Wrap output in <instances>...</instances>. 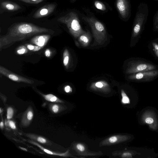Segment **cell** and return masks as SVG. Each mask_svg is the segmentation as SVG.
<instances>
[{"label":"cell","mask_w":158,"mask_h":158,"mask_svg":"<svg viewBox=\"0 0 158 158\" xmlns=\"http://www.w3.org/2000/svg\"><path fill=\"white\" fill-rule=\"evenodd\" d=\"M52 30L36 26L33 23H20L11 25L6 34L0 37V50L15 43L23 41L33 36L44 33H53Z\"/></svg>","instance_id":"6da1fadb"},{"label":"cell","mask_w":158,"mask_h":158,"mask_svg":"<svg viewBox=\"0 0 158 158\" xmlns=\"http://www.w3.org/2000/svg\"><path fill=\"white\" fill-rule=\"evenodd\" d=\"M149 15V8L145 2H140L137 8L133 22L131 38V46L137 43L145 27Z\"/></svg>","instance_id":"7a4b0ae2"},{"label":"cell","mask_w":158,"mask_h":158,"mask_svg":"<svg viewBox=\"0 0 158 158\" xmlns=\"http://www.w3.org/2000/svg\"><path fill=\"white\" fill-rule=\"evenodd\" d=\"M158 69V65L144 58L133 57L127 63L125 73L127 75L138 72Z\"/></svg>","instance_id":"3957f363"},{"label":"cell","mask_w":158,"mask_h":158,"mask_svg":"<svg viewBox=\"0 0 158 158\" xmlns=\"http://www.w3.org/2000/svg\"><path fill=\"white\" fill-rule=\"evenodd\" d=\"M57 21L65 24L70 34L75 38H78L85 31L82 28L78 15L75 12L71 11L59 17Z\"/></svg>","instance_id":"277c9868"},{"label":"cell","mask_w":158,"mask_h":158,"mask_svg":"<svg viewBox=\"0 0 158 158\" xmlns=\"http://www.w3.org/2000/svg\"><path fill=\"white\" fill-rule=\"evenodd\" d=\"M82 19L90 27L95 40L99 44L102 43L106 37V31L102 23L94 17L83 16Z\"/></svg>","instance_id":"5b68a950"},{"label":"cell","mask_w":158,"mask_h":158,"mask_svg":"<svg viewBox=\"0 0 158 158\" xmlns=\"http://www.w3.org/2000/svg\"><path fill=\"white\" fill-rule=\"evenodd\" d=\"M138 116L140 124H147L151 130L158 132V111L155 109L145 108L140 112Z\"/></svg>","instance_id":"8992f818"},{"label":"cell","mask_w":158,"mask_h":158,"mask_svg":"<svg viewBox=\"0 0 158 158\" xmlns=\"http://www.w3.org/2000/svg\"><path fill=\"white\" fill-rule=\"evenodd\" d=\"M113 155L123 158H153L155 155V152L153 150L137 148L135 150L114 152Z\"/></svg>","instance_id":"52a82bcc"},{"label":"cell","mask_w":158,"mask_h":158,"mask_svg":"<svg viewBox=\"0 0 158 158\" xmlns=\"http://www.w3.org/2000/svg\"><path fill=\"white\" fill-rule=\"evenodd\" d=\"M158 78V69L147 71L128 75L127 79L136 82L152 81Z\"/></svg>","instance_id":"ba28073f"},{"label":"cell","mask_w":158,"mask_h":158,"mask_svg":"<svg viewBox=\"0 0 158 158\" xmlns=\"http://www.w3.org/2000/svg\"><path fill=\"white\" fill-rule=\"evenodd\" d=\"M115 6L120 19L126 22L131 15L130 0H115Z\"/></svg>","instance_id":"9c48e42d"},{"label":"cell","mask_w":158,"mask_h":158,"mask_svg":"<svg viewBox=\"0 0 158 158\" xmlns=\"http://www.w3.org/2000/svg\"><path fill=\"white\" fill-rule=\"evenodd\" d=\"M133 138V136L127 135L117 134L111 135L102 140L100 147L110 146L127 142Z\"/></svg>","instance_id":"30bf717a"},{"label":"cell","mask_w":158,"mask_h":158,"mask_svg":"<svg viewBox=\"0 0 158 158\" xmlns=\"http://www.w3.org/2000/svg\"><path fill=\"white\" fill-rule=\"evenodd\" d=\"M0 73L15 81L30 84L34 82L33 80L16 74L1 65L0 66Z\"/></svg>","instance_id":"8fae6325"},{"label":"cell","mask_w":158,"mask_h":158,"mask_svg":"<svg viewBox=\"0 0 158 158\" xmlns=\"http://www.w3.org/2000/svg\"><path fill=\"white\" fill-rule=\"evenodd\" d=\"M73 149L78 155L83 156H93L100 155L101 152H92L89 151L86 146L81 142H77L73 145Z\"/></svg>","instance_id":"7c38bea8"},{"label":"cell","mask_w":158,"mask_h":158,"mask_svg":"<svg viewBox=\"0 0 158 158\" xmlns=\"http://www.w3.org/2000/svg\"><path fill=\"white\" fill-rule=\"evenodd\" d=\"M56 6V4L54 3H51L44 5L35 12L33 17L34 18L38 19L46 16L54 11Z\"/></svg>","instance_id":"4fadbf2b"},{"label":"cell","mask_w":158,"mask_h":158,"mask_svg":"<svg viewBox=\"0 0 158 158\" xmlns=\"http://www.w3.org/2000/svg\"><path fill=\"white\" fill-rule=\"evenodd\" d=\"M91 89L94 91L108 93L111 91L110 86L104 81H99L91 83L90 86Z\"/></svg>","instance_id":"5bb4252c"},{"label":"cell","mask_w":158,"mask_h":158,"mask_svg":"<svg viewBox=\"0 0 158 158\" xmlns=\"http://www.w3.org/2000/svg\"><path fill=\"white\" fill-rule=\"evenodd\" d=\"M50 37L49 34L37 35L32 38L30 42L36 45L43 48L46 44Z\"/></svg>","instance_id":"9a60e30c"},{"label":"cell","mask_w":158,"mask_h":158,"mask_svg":"<svg viewBox=\"0 0 158 158\" xmlns=\"http://www.w3.org/2000/svg\"><path fill=\"white\" fill-rule=\"evenodd\" d=\"M1 7L3 9L9 11H14L22 8L21 7L15 3L9 1L2 2L0 4Z\"/></svg>","instance_id":"2e32d148"},{"label":"cell","mask_w":158,"mask_h":158,"mask_svg":"<svg viewBox=\"0 0 158 158\" xmlns=\"http://www.w3.org/2000/svg\"><path fill=\"white\" fill-rule=\"evenodd\" d=\"M78 40L81 45L84 47L88 46L91 41V36L89 31H85L78 37Z\"/></svg>","instance_id":"e0dca14e"},{"label":"cell","mask_w":158,"mask_h":158,"mask_svg":"<svg viewBox=\"0 0 158 158\" xmlns=\"http://www.w3.org/2000/svg\"><path fill=\"white\" fill-rule=\"evenodd\" d=\"M148 47L152 55L158 59V38L152 40L149 44Z\"/></svg>","instance_id":"ac0fdd59"},{"label":"cell","mask_w":158,"mask_h":158,"mask_svg":"<svg viewBox=\"0 0 158 158\" xmlns=\"http://www.w3.org/2000/svg\"><path fill=\"white\" fill-rule=\"evenodd\" d=\"M94 5L97 9L103 11H107L110 8L107 3L98 0L94 1Z\"/></svg>","instance_id":"d6986e66"},{"label":"cell","mask_w":158,"mask_h":158,"mask_svg":"<svg viewBox=\"0 0 158 158\" xmlns=\"http://www.w3.org/2000/svg\"><path fill=\"white\" fill-rule=\"evenodd\" d=\"M31 143H32L37 146L38 147L40 148L41 150H43L44 152H45L46 153L48 154L52 155H58L64 157L68 156H69V155L68 150H67L65 152L63 153H58L55 152L44 148L43 147H42L41 145H40L35 142H32Z\"/></svg>","instance_id":"ffe728a7"},{"label":"cell","mask_w":158,"mask_h":158,"mask_svg":"<svg viewBox=\"0 0 158 158\" xmlns=\"http://www.w3.org/2000/svg\"><path fill=\"white\" fill-rule=\"evenodd\" d=\"M122 97L121 102L123 104H129L131 103V99L125 91L123 89L121 90Z\"/></svg>","instance_id":"44dd1931"},{"label":"cell","mask_w":158,"mask_h":158,"mask_svg":"<svg viewBox=\"0 0 158 158\" xmlns=\"http://www.w3.org/2000/svg\"><path fill=\"white\" fill-rule=\"evenodd\" d=\"M63 56V64L66 68H67L69 62V54L67 49H65L64 51Z\"/></svg>","instance_id":"7402d4cb"},{"label":"cell","mask_w":158,"mask_h":158,"mask_svg":"<svg viewBox=\"0 0 158 158\" xmlns=\"http://www.w3.org/2000/svg\"><path fill=\"white\" fill-rule=\"evenodd\" d=\"M42 95L45 99L48 101L51 102H63L56 96L52 94H48L46 95L42 94Z\"/></svg>","instance_id":"603a6c76"},{"label":"cell","mask_w":158,"mask_h":158,"mask_svg":"<svg viewBox=\"0 0 158 158\" xmlns=\"http://www.w3.org/2000/svg\"><path fill=\"white\" fill-rule=\"evenodd\" d=\"M153 29L154 31H158V10L153 17Z\"/></svg>","instance_id":"cb8c5ba5"},{"label":"cell","mask_w":158,"mask_h":158,"mask_svg":"<svg viewBox=\"0 0 158 158\" xmlns=\"http://www.w3.org/2000/svg\"><path fill=\"white\" fill-rule=\"evenodd\" d=\"M28 52L27 49L25 46L22 45L19 47L16 50V52L18 55H23Z\"/></svg>","instance_id":"d4e9b609"},{"label":"cell","mask_w":158,"mask_h":158,"mask_svg":"<svg viewBox=\"0 0 158 158\" xmlns=\"http://www.w3.org/2000/svg\"><path fill=\"white\" fill-rule=\"evenodd\" d=\"M26 47L28 49L33 52L38 51L43 48L42 47L37 45H34L31 44H27Z\"/></svg>","instance_id":"484cf974"},{"label":"cell","mask_w":158,"mask_h":158,"mask_svg":"<svg viewBox=\"0 0 158 158\" xmlns=\"http://www.w3.org/2000/svg\"><path fill=\"white\" fill-rule=\"evenodd\" d=\"M24 2L32 4H37L43 2L44 0H19Z\"/></svg>","instance_id":"4316f807"},{"label":"cell","mask_w":158,"mask_h":158,"mask_svg":"<svg viewBox=\"0 0 158 158\" xmlns=\"http://www.w3.org/2000/svg\"><path fill=\"white\" fill-rule=\"evenodd\" d=\"M14 113V111L13 109L10 107H9L7 109V118L8 119L11 118Z\"/></svg>","instance_id":"83f0119b"},{"label":"cell","mask_w":158,"mask_h":158,"mask_svg":"<svg viewBox=\"0 0 158 158\" xmlns=\"http://www.w3.org/2000/svg\"><path fill=\"white\" fill-rule=\"evenodd\" d=\"M52 110L54 113H57L59 111V107L56 104H54L52 107Z\"/></svg>","instance_id":"f1b7e54d"},{"label":"cell","mask_w":158,"mask_h":158,"mask_svg":"<svg viewBox=\"0 0 158 158\" xmlns=\"http://www.w3.org/2000/svg\"><path fill=\"white\" fill-rule=\"evenodd\" d=\"M33 117V113L32 111H29L27 114V119L29 120H31Z\"/></svg>","instance_id":"f546056e"},{"label":"cell","mask_w":158,"mask_h":158,"mask_svg":"<svg viewBox=\"0 0 158 158\" xmlns=\"http://www.w3.org/2000/svg\"><path fill=\"white\" fill-rule=\"evenodd\" d=\"M64 90L67 93L72 92V91L71 87L69 85H67L64 87Z\"/></svg>","instance_id":"4dcf8cb0"},{"label":"cell","mask_w":158,"mask_h":158,"mask_svg":"<svg viewBox=\"0 0 158 158\" xmlns=\"http://www.w3.org/2000/svg\"><path fill=\"white\" fill-rule=\"evenodd\" d=\"M37 140L39 142L43 143H45L46 142V139L41 137H38L37 138Z\"/></svg>","instance_id":"1f68e13d"},{"label":"cell","mask_w":158,"mask_h":158,"mask_svg":"<svg viewBox=\"0 0 158 158\" xmlns=\"http://www.w3.org/2000/svg\"><path fill=\"white\" fill-rule=\"evenodd\" d=\"M8 123L12 129H15L16 128V126L14 122L12 121H9Z\"/></svg>","instance_id":"d6a6232c"},{"label":"cell","mask_w":158,"mask_h":158,"mask_svg":"<svg viewBox=\"0 0 158 158\" xmlns=\"http://www.w3.org/2000/svg\"><path fill=\"white\" fill-rule=\"evenodd\" d=\"M51 52L49 49H47L44 52V55L45 56L47 57H49L51 56Z\"/></svg>","instance_id":"836d02e7"},{"label":"cell","mask_w":158,"mask_h":158,"mask_svg":"<svg viewBox=\"0 0 158 158\" xmlns=\"http://www.w3.org/2000/svg\"><path fill=\"white\" fill-rule=\"evenodd\" d=\"M0 126L1 128H2L4 126L3 123L2 122H1L0 123Z\"/></svg>","instance_id":"e575fe53"},{"label":"cell","mask_w":158,"mask_h":158,"mask_svg":"<svg viewBox=\"0 0 158 158\" xmlns=\"http://www.w3.org/2000/svg\"><path fill=\"white\" fill-rule=\"evenodd\" d=\"M19 148H20V149H21L23 150V151H27V150L24 148H22L21 147H20Z\"/></svg>","instance_id":"d590c367"},{"label":"cell","mask_w":158,"mask_h":158,"mask_svg":"<svg viewBox=\"0 0 158 158\" xmlns=\"http://www.w3.org/2000/svg\"><path fill=\"white\" fill-rule=\"evenodd\" d=\"M77 0H70V2H73Z\"/></svg>","instance_id":"8d00e7d4"},{"label":"cell","mask_w":158,"mask_h":158,"mask_svg":"<svg viewBox=\"0 0 158 158\" xmlns=\"http://www.w3.org/2000/svg\"><path fill=\"white\" fill-rule=\"evenodd\" d=\"M154 0V1H158V0Z\"/></svg>","instance_id":"74e56055"}]
</instances>
